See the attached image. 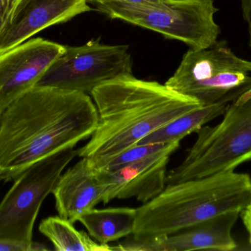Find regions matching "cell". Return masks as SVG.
<instances>
[{"label": "cell", "mask_w": 251, "mask_h": 251, "mask_svg": "<svg viewBox=\"0 0 251 251\" xmlns=\"http://www.w3.org/2000/svg\"><path fill=\"white\" fill-rule=\"evenodd\" d=\"M24 0H0V38L13 22L16 11Z\"/></svg>", "instance_id": "cell-18"}, {"label": "cell", "mask_w": 251, "mask_h": 251, "mask_svg": "<svg viewBox=\"0 0 251 251\" xmlns=\"http://www.w3.org/2000/svg\"><path fill=\"white\" fill-rule=\"evenodd\" d=\"M180 141L151 156L115 170L94 169L104 187V204L115 199L135 198L146 203L166 187L167 167L171 154L178 148Z\"/></svg>", "instance_id": "cell-10"}, {"label": "cell", "mask_w": 251, "mask_h": 251, "mask_svg": "<svg viewBox=\"0 0 251 251\" xmlns=\"http://www.w3.org/2000/svg\"><path fill=\"white\" fill-rule=\"evenodd\" d=\"M243 224L249 234V243L251 245V198L247 206L240 213Z\"/></svg>", "instance_id": "cell-21"}, {"label": "cell", "mask_w": 251, "mask_h": 251, "mask_svg": "<svg viewBox=\"0 0 251 251\" xmlns=\"http://www.w3.org/2000/svg\"><path fill=\"white\" fill-rule=\"evenodd\" d=\"M250 73L251 61L221 41L203 50L190 49L165 84L203 106L228 104L251 89Z\"/></svg>", "instance_id": "cell-6"}, {"label": "cell", "mask_w": 251, "mask_h": 251, "mask_svg": "<svg viewBox=\"0 0 251 251\" xmlns=\"http://www.w3.org/2000/svg\"><path fill=\"white\" fill-rule=\"evenodd\" d=\"M251 198V177L235 170L168 184L137 208L131 235H171L225 212H242Z\"/></svg>", "instance_id": "cell-3"}, {"label": "cell", "mask_w": 251, "mask_h": 251, "mask_svg": "<svg viewBox=\"0 0 251 251\" xmlns=\"http://www.w3.org/2000/svg\"><path fill=\"white\" fill-rule=\"evenodd\" d=\"M251 97V88L250 90H249V91H246V92H245L244 94H242L241 96H240V97H238V98L237 99V100H234V101H233L232 103H234V104L236 105H240L242 104V103H244V102H246V100H249V99H250Z\"/></svg>", "instance_id": "cell-23"}, {"label": "cell", "mask_w": 251, "mask_h": 251, "mask_svg": "<svg viewBox=\"0 0 251 251\" xmlns=\"http://www.w3.org/2000/svg\"><path fill=\"white\" fill-rule=\"evenodd\" d=\"M241 212L230 211L167 236L137 238L134 236L115 246L122 251H231L237 247L232 229Z\"/></svg>", "instance_id": "cell-11"}, {"label": "cell", "mask_w": 251, "mask_h": 251, "mask_svg": "<svg viewBox=\"0 0 251 251\" xmlns=\"http://www.w3.org/2000/svg\"><path fill=\"white\" fill-rule=\"evenodd\" d=\"M169 143H153L136 145L126 150L112 159L102 169L105 170H115L130 164L141 160L148 156L158 153L169 145Z\"/></svg>", "instance_id": "cell-17"}, {"label": "cell", "mask_w": 251, "mask_h": 251, "mask_svg": "<svg viewBox=\"0 0 251 251\" xmlns=\"http://www.w3.org/2000/svg\"><path fill=\"white\" fill-rule=\"evenodd\" d=\"M98 124L91 139L78 149L94 169H102L151 133L203 105L156 81L121 77L91 92Z\"/></svg>", "instance_id": "cell-2"}, {"label": "cell", "mask_w": 251, "mask_h": 251, "mask_svg": "<svg viewBox=\"0 0 251 251\" xmlns=\"http://www.w3.org/2000/svg\"><path fill=\"white\" fill-rule=\"evenodd\" d=\"M1 179H0V182H1Z\"/></svg>", "instance_id": "cell-25"}, {"label": "cell", "mask_w": 251, "mask_h": 251, "mask_svg": "<svg viewBox=\"0 0 251 251\" xmlns=\"http://www.w3.org/2000/svg\"><path fill=\"white\" fill-rule=\"evenodd\" d=\"M133 75L127 45H107L100 39L79 47L66 46L37 85L91 94L99 85Z\"/></svg>", "instance_id": "cell-8"}, {"label": "cell", "mask_w": 251, "mask_h": 251, "mask_svg": "<svg viewBox=\"0 0 251 251\" xmlns=\"http://www.w3.org/2000/svg\"><path fill=\"white\" fill-rule=\"evenodd\" d=\"M91 2L110 19L159 32L165 38L187 44L193 50L215 45L221 32L214 19L219 10L214 0H165L151 5L115 0H93Z\"/></svg>", "instance_id": "cell-4"}, {"label": "cell", "mask_w": 251, "mask_h": 251, "mask_svg": "<svg viewBox=\"0 0 251 251\" xmlns=\"http://www.w3.org/2000/svg\"><path fill=\"white\" fill-rule=\"evenodd\" d=\"M91 0H24L13 22L0 38V54L10 50L46 28L64 23L93 10Z\"/></svg>", "instance_id": "cell-12"}, {"label": "cell", "mask_w": 251, "mask_h": 251, "mask_svg": "<svg viewBox=\"0 0 251 251\" xmlns=\"http://www.w3.org/2000/svg\"><path fill=\"white\" fill-rule=\"evenodd\" d=\"M77 156L78 149H64L34 164L13 181L0 202V240L32 242L34 225L44 200Z\"/></svg>", "instance_id": "cell-7"}, {"label": "cell", "mask_w": 251, "mask_h": 251, "mask_svg": "<svg viewBox=\"0 0 251 251\" xmlns=\"http://www.w3.org/2000/svg\"><path fill=\"white\" fill-rule=\"evenodd\" d=\"M39 231L58 251H112L113 247L94 241L91 236L74 226L60 216L49 217L41 221Z\"/></svg>", "instance_id": "cell-16"}, {"label": "cell", "mask_w": 251, "mask_h": 251, "mask_svg": "<svg viewBox=\"0 0 251 251\" xmlns=\"http://www.w3.org/2000/svg\"><path fill=\"white\" fill-rule=\"evenodd\" d=\"M97 124L89 94L35 85L0 115V179L13 181L36 162L75 147Z\"/></svg>", "instance_id": "cell-1"}, {"label": "cell", "mask_w": 251, "mask_h": 251, "mask_svg": "<svg viewBox=\"0 0 251 251\" xmlns=\"http://www.w3.org/2000/svg\"><path fill=\"white\" fill-rule=\"evenodd\" d=\"M115 1H124L134 4H144V5H151V4H159L165 0H115Z\"/></svg>", "instance_id": "cell-22"}, {"label": "cell", "mask_w": 251, "mask_h": 251, "mask_svg": "<svg viewBox=\"0 0 251 251\" xmlns=\"http://www.w3.org/2000/svg\"></svg>", "instance_id": "cell-24"}, {"label": "cell", "mask_w": 251, "mask_h": 251, "mask_svg": "<svg viewBox=\"0 0 251 251\" xmlns=\"http://www.w3.org/2000/svg\"><path fill=\"white\" fill-rule=\"evenodd\" d=\"M223 116L217 125L196 131L184 160L167 173V185L235 170L251 160V97L242 104H228Z\"/></svg>", "instance_id": "cell-5"}, {"label": "cell", "mask_w": 251, "mask_h": 251, "mask_svg": "<svg viewBox=\"0 0 251 251\" xmlns=\"http://www.w3.org/2000/svg\"><path fill=\"white\" fill-rule=\"evenodd\" d=\"M65 48L58 43L35 38L0 54V115L38 85Z\"/></svg>", "instance_id": "cell-9"}, {"label": "cell", "mask_w": 251, "mask_h": 251, "mask_svg": "<svg viewBox=\"0 0 251 251\" xmlns=\"http://www.w3.org/2000/svg\"><path fill=\"white\" fill-rule=\"evenodd\" d=\"M91 1H92V0H91Z\"/></svg>", "instance_id": "cell-26"}, {"label": "cell", "mask_w": 251, "mask_h": 251, "mask_svg": "<svg viewBox=\"0 0 251 251\" xmlns=\"http://www.w3.org/2000/svg\"><path fill=\"white\" fill-rule=\"evenodd\" d=\"M228 105L216 103L198 108L153 131L137 143V145L181 141L184 137L196 133L208 122L223 116Z\"/></svg>", "instance_id": "cell-15"}, {"label": "cell", "mask_w": 251, "mask_h": 251, "mask_svg": "<svg viewBox=\"0 0 251 251\" xmlns=\"http://www.w3.org/2000/svg\"><path fill=\"white\" fill-rule=\"evenodd\" d=\"M137 209L128 207L93 209L79 217L78 221L88 230L91 238L101 244L131 236L134 233Z\"/></svg>", "instance_id": "cell-14"}, {"label": "cell", "mask_w": 251, "mask_h": 251, "mask_svg": "<svg viewBox=\"0 0 251 251\" xmlns=\"http://www.w3.org/2000/svg\"><path fill=\"white\" fill-rule=\"evenodd\" d=\"M50 249L42 243H16L0 240V251H45Z\"/></svg>", "instance_id": "cell-19"}, {"label": "cell", "mask_w": 251, "mask_h": 251, "mask_svg": "<svg viewBox=\"0 0 251 251\" xmlns=\"http://www.w3.org/2000/svg\"><path fill=\"white\" fill-rule=\"evenodd\" d=\"M104 189L87 158L62 173L52 191L60 218L77 222L81 215L102 203Z\"/></svg>", "instance_id": "cell-13"}, {"label": "cell", "mask_w": 251, "mask_h": 251, "mask_svg": "<svg viewBox=\"0 0 251 251\" xmlns=\"http://www.w3.org/2000/svg\"><path fill=\"white\" fill-rule=\"evenodd\" d=\"M243 17L249 27V46L251 48V0H240Z\"/></svg>", "instance_id": "cell-20"}]
</instances>
